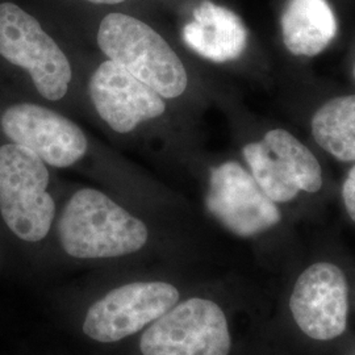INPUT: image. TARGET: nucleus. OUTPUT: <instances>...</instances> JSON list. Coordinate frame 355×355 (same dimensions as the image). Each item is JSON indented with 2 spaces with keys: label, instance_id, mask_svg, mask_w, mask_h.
<instances>
[{
  "label": "nucleus",
  "instance_id": "10",
  "mask_svg": "<svg viewBox=\"0 0 355 355\" xmlns=\"http://www.w3.org/2000/svg\"><path fill=\"white\" fill-rule=\"evenodd\" d=\"M186 46L214 64L237 61L248 48L249 33L241 17L224 6L204 0L182 29Z\"/></svg>",
  "mask_w": 355,
  "mask_h": 355
},
{
  "label": "nucleus",
  "instance_id": "6",
  "mask_svg": "<svg viewBox=\"0 0 355 355\" xmlns=\"http://www.w3.org/2000/svg\"><path fill=\"white\" fill-rule=\"evenodd\" d=\"M182 299L177 284L166 279L129 280L103 292L86 308L80 330L98 345L139 337Z\"/></svg>",
  "mask_w": 355,
  "mask_h": 355
},
{
  "label": "nucleus",
  "instance_id": "14",
  "mask_svg": "<svg viewBox=\"0 0 355 355\" xmlns=\"http://www.w3.org/2000/svg\"><path fill=\"white\" fill-rule=\"evenodd\" d=\"M262 141L288 167L299 190L316 193L322 187V170L304 144L288 130L277 128L265 133Z\"/></svg>",
  "mask_w": 355,
  "mask_h": 355
},
{
  "label": "nucleus",
  "instance_id": "5",
  "mask_svg": "<svg viewBox=\"0 0 355 355\" xmlns=\"http://www.w3.org/2000/svg\"><path fill=\"white\" fill-rule=\"evenodd\" d=\"M85 91L95 120L114 135L166 140L173 104L127 70L103 58L86 69Z\"/></svg>",
  "mask_w": 355,
  "mask_h": 355
},
{
  "label": "nucleus",
  "instance_id": "2",
  "mask_svg": "<svg viewBox=\"0 0 355 355\" xmlns=\"http://www.w3.org/2000/svg\"><path fill=\"white\" fill-rule=\"evenodd\" d=\"M53 171L29 149L0 139V242L4 262L33 270L55 250L60 204Z\"/></svg>",
  "mask_w": 355,
  "mask_h": 355
},
{
  "label": "nucleus",
  "instance_id": "17",
  "mask_svg": "<svg viewBox=\"0 0 355 355\" xmlns=\"http://www.w3.org/2000/svg\"><path fill=\"white\" fill-rule=\"evenodd\" d=\"M4 253H3V248H1V242H0V268L4 266Z\"/></svg>",
  "mask_w": 355,
  "mask_h": 355
},
{
  "label": "nucleus",
  "instance_id": "13",
  "mask_svg": "<svg viewBox=\"0 0 355 355\" xmlns=\"http://www.w3.org/2000/svg\"><path fill=\"white\" fill-rule=\"evenodd\" d=\"M242 157L257 184L274 203H290L297 198L300 190L291 171L263 141L245 144Z\"/></svg>",
  "mask_w": 355,
  "mask_h": 355
},
{
  "label": "nucleus",
  "instance_id": "1",
  "mask_svg": "<svg viewBox=\"0 0 355 355\" xmlns=\"http://www.w3.org/2000/svg\"><path fill=\"white\" fill-rule=\"evenodd\" d=\"M82 67L35 15L15 1H0L1 83L60 111L94 117Z\"/></svg>",
  "mask_w": 355,
  "mask_h": 355
},
{
  "label": "nucleus",
  "instance_id": "4",
  "mask_svg": "<svg viewBox=\"0 0 355 355\" xmlns=\"http://www.w3.org/2000/svg\"><path fill=\"white\" fill-rule=\"evenodd\" d=\"M96 46L104 58L127 70L168 102L182 101L190 89V71L183 57L164 35L136 16L105 15L98 26Z\"/></svg>",
  "mask_w": 355,
  "mask_h": 355
},
{
  "label": "nucleus",
  "instance_id": "16",
  "mask_svg": "<svg viewBox=\"0 0 355 355\" xmlns=\"http://www.w3.org/2000/svg\"><path fill=\"white\" fill-rule=\"evenodd\" d=\"M83 1H89L91 4H103V6H116V4H121L127 0H83Z\"/></svg>",
  "mask_w": 355,
  "mask_h": 355
},
{
  "label": "nucleus",
  "instance_id": "7",
  "mask_svg": "<svg viewBox=\"0 0 355 355\" xmlns=\"http://www.w3.org/2000/svg\"><path fill=\"white\" fill-rule=\"evenodd\" d=\"M228 318L215 300L180 299L137 337L140 355H230Z\"/></svg>",
  "mask_w": 355,
  "mask_h": 355
},
{
  "label": "nucleus",
  "instance_id": "8",
  "mask_svg": "<svg viewBox=\"0 0 355 355\" xmlns=\"http://www.w3.org/2000/svg\"><path fill=\"white\" fill-rule=\"evenodd\" d=\"M205 208L216 220L240 239H253L277 227L282 214L249 170L236 161L211 168Z\"/></svg>",
  "mask_w": 355,
  "mask_h": 355
},
{
  "label": "nucleus",
  "instance_id": "9",
  "mask_svg": "<svg viewBox=\"0 0 355 355\" xmlns=\"http://www.w3.org/2000/svg\"><path fill=\"white\" fill-rule=\"evenodd\" d=\"M292 318L306 337L331 341L347 328L349 287L343 270L318 262L299 275L290 299Z\"/></svg>",
  "mask_w": 355,
  "mask_h": 355
},
{
  "label": "nucleus",
  "instance_id": "3",
  "mask_svg": "<svg viewBox=\"0 0 355 355\" xmlns=\"http://www.w3.org/2000/svg\"><path fill=\"white\" fill-rule=\"evenodd\" d=\"M152 225L114 195L96 187H79L60 205L54 243L80 262L120 261L153 248Z\"/></svg>",
  "mask_w": 355,
  "mask_h": 355
},
{
  "label": "nucleus",
  "instance_id": "18",
  "mask_svg": "<svg viewBox=\"0 0 355 355\" xmlns=\"http://www.w3.org/2000/svg\"><path fill=\"white\" fill-rule=\"evenodd\" d=\"M353 74H354V78H355V66H354V70H353Z\"/></svg>",
  "mask_w": 355,
  "mask_h": 355
},
{
  "label": "nucleus",
  "instance_id": "11",
  "mask_svg": "<svg viewBox=\"0 0 355 355\" xmlns=\"http://www.w3.org/2000/svg\"><path fill=\"white\" fill-rule=\"evenodd\" d=\"M283 44L296 57H316L337 35L328 0H288L280 19Z\"/></svg>",
  "mask_w": 355,
  "mask_h": 355
},
{
  "label": "nucleus",
  "instance_id": "12",
  "mask_svg": "<svg viewBox=\"0 0 355 355\" xmlns=\"http://www.w3.org/2000/svg\"><path fill=\"white\" fill-rule=\"evenodd\" d=\"M311 127L321 149L341 162H355V95L324 103L313 114Z\"/></svg>",
  "mask_w": 355,
  "mask_h": 355
},
{
  "label": "nucleus",
  "instance_id": "15",
  "mask_svg": "<svg viewBox=\"0 0 355 355\" xmlns=\"http://www.w3.org/2000/svg\"><path fill=\"white\" fill-rule=\"evenodd\" d=\"M343 200L347 215L355 223V165L350 168L343 180Z\"/></svg>",
  "mask_w": 355,
  "mask_h": 355
}]
</instances>
